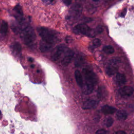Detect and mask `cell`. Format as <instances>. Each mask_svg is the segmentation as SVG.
Listing matches in <instances>:
<instances>
[{"label":"cell","mask_w":134,"mask_h":134,"mask_svg":"<svg viewBox=\"0 0 134 134\" xmlns=\"http://www.w3.org/2000/svg\"><path fill=\"white\" fill-rule=\"evenodd\" d=\"M83 74L85 82L82 87L83 92L85 94H90L93 92L94 86L97 83V78L93 72L87 69H83Z\"/></svg>","instance_id":"obj_1"},{"label":"cell","mask_w":134,"mask_h":134,"mask_svg":"<svg viewBox=\"0 0 134 134\" xmlns=\"http://www.w3.org/2000/svg\"><path fill=\"white\" fill-rule=\"evenodd\" d=\"M37 31L42 38V40L53 45L57 39V35L54 31L44 27H40L37 28Z\"/></svg>","instance_id":"obj_2"},{"label":"cell","mask_w":134,"mask_h":134,"mask_svg":"<svg viewBox=\"0 0 134 134\" xmlns=\"http://www.w3.org/2000/svg\"><path fill=\"white\" fill-rule=\"evenodd\" d=\"M20 38L24 43L29 46L33 43L36 38V36L33 28L30 26H26L20 32Z\"/></svg>","instance_id":"obj_3"},{"label":"cell","mask_w":134,"mask_h":134,"mask_svg":"<svg viewBox=\"0 0 134 134\" xmlns=\"http://www.w3.org/2000/svg\"><path fill=\"white\" fill-rule=\"evenodd\" d=\"M73 31L76 34H82L91 37H93L96 35L95 30L85 24H80L76 25L73 28Z\"/></svg>","instance_id":"obj_4"},{"label":"cell","mask_w":134,"mask_h":134,"mask_svg":"<svg viewBox=\"0 0 134 134\" xmlns=\"http://www.w3.org/2000/svg\"><path fill=\"white\" fill-rule=\"evenodd\" d=\"M120 62V60L118 59H111L108 63L107 65L106 68V74L111 76L116 74L119 68L118 64Z\"/></svg>","instance_id":"obj_5"},{"label":"cell","mask_w":134,"mask_h":134,"mask_svg":"<svg viewBox=\"0 0 134 134\" xmlns=\"http://www.w3.org/2000/svg\"><path fill=\"white\" fill-rule=\"evenodd\" d=\"M67 49L68 48L66 46L63 44H61L57 46L52 53L51 56V60L53 61L58 60L61 58L62 55L64 54Z\"/></svg>","instance_id":"obj_6"},{"label":"cell","mask_w":134,"mask_h":134,"mask_svg":"<svg viewBox=\"0 0 134 134\" xmlns=\"http://www.w3.org/2000/svg\"><path fill=\"white\" fill-rule=\"evenodd\" d=\"M83 10V7L79 3H75L71 7L70 10H69V16L68 17V19H70L72 18H76L78 16H79Z\"/></svg>","instance_id":"obj_7"},{"label":"cell","mask_w":134,"mask_h":134,"mask_svg":"<svg viewBox=\"0 0 134 134\" xmlns=\"http://www.w3.org/2000/svg\"><path fill=\"white\" fill-rule=\"evenodd\" d=\"M74 52L72 50L68 48L64 53V56L61 59V64L64 66H68L71 62L74 56Z\"/></svg>","instance_id":"obj_8"},{"label":"cell","mask_w":134,"mask_h":134,"mask_svg":"<svg viewBox=\"0 0 134 134\" xmlns=\"http://www.w3.org/2000/svg\"><path fill=\"white\" fill-rule=\"evenodd\" d=\"M119 93L122 96L129 97L133 94V89L131 86H126L120 88L119 90Z\"/></svg>","instance_id":"obj_9"},{"label":"cell","mask_w":134,"mask_h":134,"mask_svg":"<svg viewBox=\"0 0 134 134\" xmlns=\"http://www.w3.org/2000/svg\"><path fill=\"white\" fill-rule=\"evenodd\" d=\"M8 29V24L6 21H2L0 26V38H4L7 35Z\"/></svg>","instance_id":"obj_10"},{"label":"cell","mask_w":134,"mask_h":134,"mask_svg":"<svg viewBox=\"0 0 134 134\" xmlns=\"http://www.w3.org/2000/svg\"><path fill=\"white\" fill-rule=\"evenodd\" d=\"M74 76L77 85L81 88L83 87L84 85V82L82 75L79 70H75L74 72Z\"/></svg>","instance_id":"obj_11"},{"label":"cell","mask_w":134,"mask_h":134,"mask_svg":"<svg viewBox=\"0 0 134 134\" xmlns=\"http://www.w3.org/2000/svg\"><path fill=\"white\" fill-rule=\"evenodd\" d=\"M97 104L96 100L93 99H88L84 102L82 108L83 109H90L94 108Z\"/></svg>","instance_id":"obj_12"},{"label":"cell","mask_w":134,"mask_h":134,"mask_svg":"<svg viewBox=\"0 0 134 134\" xmlns=\"http://www.w3.org/2000/svg\"><path fill=\"white\" fill-rule=\"evenodd\" d=\"M116 109L115 107L112 106L106 105L102 107V111L105 115H109V114H113L115 112H116Z\"/></svg>","instance_id":"obj_13"},{"label":"cell","mask_w":134,"mask_h":134,"mask_svg":"<svg viewBox=\"0 0 134 134\" xmlns=\"http://www.w3.org/2000/svg\"><path fill=\"white\" fill-rule=\"evenodd\" d=\"M52 46H53V45L41 40L40 42L39 49L41 52H47V51L50 50L51 49V48L52 47Z\"/></svg>","instance_id":"obj_14"},{"label":"cell","mask_w":134,"mask_h":134,"mask_svg":"<svg viewBox=\"0 0 134 134\" xmlns=\"http://www.w3.org/2000/svg\"><path fill=\"white\" fill-rule=\"evenodd\" d=\"M116 81L119 85L125 84L126 82V79L125 75L120 73H117L116 75Z\"/></svg>","instance_id":"obj_15"},{"label":"cell","mask_w":134,"mask_h":134,"mask_svg":"<svg viewBox=\"0 0 134 134\" xmlns=\"http://www.w3.org/2000/svg\"><path fill=\"white\" fill-rule=\"evenodd\" d=\"M101 45V41L98 38H95L93 39L89 45V49L91 50H93L94 49L99 47Z\"/></svg>","instance_id":"obj_16"},{"label":"cell","mask_w":134,"mask_h":134,"mask_svg":"<svg viewBox=\"0 0 134 134\" xmlns=\"http://www.w3.org/2000/svg\"><path fill=\"white\" fill-rule=\"evenodd\" d=\"M116 117L119 120H124L127 117V114L125 110H119L116 113Z\"/></svg>","instance_id":"obj_17"},{"label":"cell","mask_w":134,"mask_h":134,"mask_svg":"<svg viewBox=\"0 0 134 134\" xmlns=\"http://www.w3.org/2000/svg\"><path fill=\"white\" fill-rule=\"evenodd\" d=\"M12 48H13V51L15 54H19L21 53L22 48H21V46L19 43L15 42L13 44Z\"/></svg>","instance_id":"obj_18"},{"label":"cell","mask_w":134,"mask_h":134,"mask_svg":"<svg viewBox=\"0 0 134 134\" xmlns=\"http://www.w3.org/2000/svg\"><path fill=\"white\" fill-rule=\"evenodd\" d=\"M103 51L106 54H110L114 52V49L111 46L107 45L103 48Z\"/></svg>","instance_id":"obj_19"},{"label":"cell","mask_w":134,"mask_h":134,"mask_svg":"<svg viewBox=\"0 0 134 134\" xmlns=\"http://www.w3.org/2000/svg\"><path fill=\"white\" fill-rule=\"evenodd\" d=\"M14 10L16 13H17L20 16H22L24 14L22 8L19 4H17V5H16L14 8Z\"/></svg>","instance_id":"obj_20"},{"label":"cell","mask_w":134,"mask_h":134,"mask_svg":"<svg viewBox=\"0 0 134 134\" xmlns=\"http://www.w3.org/2000/svg\"><path fill=\"white\" fill-rule=\"evenodd\" d=\"M75 65L76 66H81L83 64V58L80 56L76 58V60H75Z\"/></svg>","instance_id":"obj_21"},{"label":"cell","mask_w":134,"mask_h":134,"mask_svg":"<svg viewBox=\"0 0 134 134\" xmlns=\"http://www.w3.org/2000/svg\"><path fill=\"white\" fill-rule=\"evenodd\" d=\"M113 122H114L113 119L111 117H109L106 119L105 124H106V126L107 127H110L113 125Z\"/></svg>","instance_id":"obj_22"},{"label":"cell","mask_w":134,"mask_h":134,"mask_svg":"<svg viewBox=\"0 0 134 134\" xmlns=\"http://www.w3.org/2000/svg\"><path fill=\"white\" fill-rule=\"evenodd\" d=\"M94 30H95V34H100L103 31V29L101 26H98L96 28V29Z\"/></svg>","instance_id":"obj_23"},{"label":"cell","mask_w":134,"mask_h":134,"mask_svg":"<svg viewBox=\"0 0 134 134\" xmlns=\"http://www.w3.org/2000/svg\"><path fill=\"white\" fill-rule=\"evenodd\" d=\"M95 134H106V131L103 129H99L96 131Z\"/></svg>","instance_id":"obj_24"},{"label":"cell","mask_w":134,"mask_h":134,"mask_svg":"<svg viewBox=\"0 0 134 134\" xmlns=\"http://www.w3.org/2000/svg\"><path fill=\"white\" fill-rule=\"evenodd\" d=\"M126 12H127V8H125L122 10V11L121 12V16L122 17H124L125 16V15H126Z\"/></svg>","instance_id":"obj_25"},{"label":"cell","mask_w":134,"mask_h":134,"mask_svg":"<svg viewBox=\"0 0 134 134\" xmlns=\"http://www.w3.org/2000/svg\"><path fill=\"white\" fill-rule=\"evenodd\" d=\"M63 3L66 5V6H69L71 4V1H64Z\"/></svg>","instance_id":"obj_26"},{"label":"cell","mask_w":134,"mask_h":134,"mask_svg":"<svg viewBox=\"0 0 134 134\" xmlns=\"http://www.w3.org/2000/svg\"><path fill=\"white\" fill-rule=\"evenodd\" d=\"M116 134H126V133L122 130H119L116 132Z\"/></svg>","instance_id":"obj_27"},{"label":"cell","mask_w":134,"mask_h":134,"mask_svg":"<svg viewBox=\"0 0 134 134\" xmlns=\"http://www.w3.org/2000/svg\"><path fill=\"white\" fill-rule=\"evenodd\" d=\"M43 2H44V3H48V2H49V3H51L52 1H43Z\"/></svg>","instance_id":"obj_28"},{"label":"cell","mask_w":134,"mask_h":134,"mask_svg":"<svg viewBox=\"0 0 134 134\" xmlns=\"http://www.w3.org/2000/svg\"><path fill=\"white\" fill-rule=\"evenodd\" d=\"M32 58H29V61H31V62H32V61H33V60L32 59H31Z\"/></svg>","instance_id":"obj_29"},{"label":"cell","mask_w":134,"mask_h":134,"mask_svg":"<svg viewBox=\"0 0 134 134\" xmlns=\"http://www.w3.org/2000/svg\"><path fill=\"white\" fill-rule=\"evenodd\" d=\"M31 68H34V65H31Z\"/></svg>","instance_id":"obj_30"},{"label":"cell","mask_w":134,"mask_h":134,"mask_svg":"<svg viewBox=\"0 0 134 134\" xmlns=\"http://www.w3.org/2000/svg\"><path fill=\"white\" fill-rule=\"evenodd\" d=\"M1 114V111H0V115Z\"/></svg>","instance_id":"obj_31"}]
</instances>
